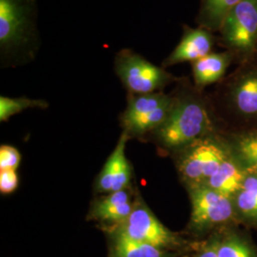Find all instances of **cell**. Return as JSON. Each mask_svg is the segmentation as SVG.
Returning <instances> with one entry per match:
<instances>
[{
  "label": "cell",
  "instance_id": "6da1fadb",
  "mask_svg": "<svg viewBox=\"0 0 257 257\" xmlns=\"http://www.w3.org/2000/svg\"><path fill=\"white\" fill-rule=\"evenodd\" d=\"M40 47L37 0H0V55L5 65L27 63Z\"/></svg>",
  "mask_w": 257,
  "mask_h": 257
},
{
  "label": "cell",
  "instance_id": "7a4b0ae2",
  "mask_svg": "<svg viewBox=\"0 0 257 257\" xmlns=\"http://www.w3.org/2000/svg\"><path fill=\"white\" fill-rule=\"evenodd\" d=\"M210 125V114L202 99L195 94L184 93L174 96L171 112L156 133L166 147L179 148L193 143Z\"/></svg>",
  "mask_w": 257,
  "mask_h": 257
},
{
  "label": "cell",
  "instance_id": "3957f363",
  "mask_svg": "<svg viewBox=\"0 0 257 257\" xmlns=\"http://www.w3.org/2000/svg\"><path fill=\"white\" fill-rule=\"evenodd\" d=\"M218 42L245 63L257 57V0H242L224 20Z\"/></svg>",
  "mask_w": 257,
  "mask_h": 257
},
{
  "label": "cell",
  "instance_id": "277c9868",
  "mask_svg": "<svg viewBox=\"0 0 257 257\" xmlns=\"http://www.w3.org/2000/svg\"><path fill=\"white\" fill-rule=\"evenodd\" d=\"M114 70L131 94L156 92L173 82L175 77L163 67H158L131 49L117 52Z\"/></svg>",
  "mask_w": 257,
  "mask_h": 257
},
{
  "label": "cell",
  "instance_id": "5b68a950",
  "mask_svg": "<svg viewBox=\"0 0 257 257\" xmlns=\"http://www.w3.org/2000/svg\"><path fill=\"white\" fill-rule=\"evenodd\" d=\"M174 105V96L163 92L131 94L121 120L127 134L144 135L160 128Z\"/></svg>",
  "mask_w": 257,
  "mask_h": 257
},
{
  "label": "cell",
  "instance_id": "8992f818",
  "mask_svg": "<svg viewBox=\"0 0 257 257\" xmlns=\"http://www.w3.org/2000/svg\"><path fill=\"white\" fill-rule=\"evenodd\" d=\"M116 232L164 249L175 248L179 244L178 237L156 218L142 200L134 204L133 211L128 218L120 224Z\"/></svg>",
  "mask_w": 257,
  "mask_h": 257
},
{
  "label": "cell",
  "instance_id": "52a82bcc",
  "mask_svg": "<svg viewBox=\"0 0 257 257\" xmlns=\"http://www.w3.org/2000/svg\"><path fill=\"white\" fill-rule=\"evenodd\" d=\"M190 195L192 201L191 225L194 230H208L232 217L233 206L229 196L204 184L193 185Z\"/></svg>",
  "mask_w": 257,
  "mask_h": 257
},
{
  "label": "cell",
  "instance_id": "ba28073f",
  "mask_svg": "<svg viewBox=\"0 0 257 257\" xmlns=\"http://www.w3.org/2000/svg\"><path fill=\"white\" fill-rule=\"evenodd\" d=\"M226 158V153L217 144L209 140L199 141L184 156L180 172L193 185L204 184L215 174Z\"/></svg>",
  "mask_w": 257,
  "mask_h": 257
},
{
  "label": "cell",
  "instance_id": "9c48e42d",
  "mask_svg": "<svg viewBox=\"0 0 257 257\" xmlns=\"http://www.w3.org/2000/svg\"><path fill=\"white\" fill-rule=\"evenodd\" d=\"M241 65L229 85V103L241 117L257 118V57Z\"/></svg>",
  "mask_w": 257,
  "mask_h": 257
},
{
  "label": "cell",
  "instance_id": "30bf717a",
  "mask_svg": "<svg viewBox=\"0 0 257 257\" xmlns=\"http://www.w3.org/2000/svg\"><path fill=\"white\" fill-rule=\"evenodd\" d=\"M216 42L213 33L202 27L192 28L185 25L183 36L174 51L163 61V68L191 62L212 53Z\"/></svg>",
  "mask_w": 257,
  "mask_h": 257
},
{
  "label": "cell",
  "instance_id": "8fae6325",
  "mask_svg": "<svg viewBox=\"0 0 257 257\" xmlns=\"http://www.w3.org/2000/svg\"><path fill=\"white\" fill-rule=\"evenodd\" d=\"M128 134L125 132L98 175L95 188L98 193H115L126 190L132 177V168L125 154Z\"/></svg>",
  "mask_w": 257,
  "mask_h": 257
},
{
  "label": "cell",
  "instance_id": "7c38bea8",
  "mask_svg": "<svg viewBox=\"0 0 257 257\" xmlns=\"http://www.w3.org/2000/svg\"><path fill=\"white\" fill-rule=\"evenodd\" d=\"M233 60V55L225 50L221 53L212 52L193 62L192 70L195 86L202 89L220 81Z\"/></svg>",
  "mask_w": 257,
  "mask_h": 257
},
{
  "label": "cell",
  "instance_id": "4fadbf2b",
  "mask_svg": "<svg viewBox=\"0 0 257 257\" xmlns=\"http://www.w3.org/2000/svg\"><path fill=\"white\" fill-rule=\"evenodd\" d=\"M134 204L130 200L127 190L110 193L95 203L92 214L94 218L104 222L121 224L130 216Z\"/></svg>",
  "mask_w": 257,
  "mask_h": 257
},
{
  "label": "cell",
  "instance_id": "5bb4252c",
  "mask_svg": "<svg viewBox=\"0 0 257 257\" xmlns=\"http://www.w3.org/2000/svg\"><path fill=\"white\" fill-rule=\"evenodd\" d=\"M247 174L228 157L223 161L215 174L204 183L212 190L231 197L236 194L242 187Z\"/></svg>",
  "mask_w": 257,
  "mask_h": 257
},
{
  "label": "cell",
  "instance_id": "9a60e30c",
  "mask_svg": "<svg viewBox=\"0 0 257 257\" xmlns=\"http://www.w3.org/2000/svg\"><path fill=\"white\" fill-rule=\"evenodd\" d=\"M242 0H200L196 21L199 27L211 33L219 32L224 20Z\"/></svg>",
  "mask_w": 257,
  "mask_h": 257
},
{
  "label": "cell",
  "instance_id": "2e32d148",
  "mask_svg": "<svg viewBox=\"0 0 257 257\" xmlns=\"http://www.w3.org/2000/svg\"><path fill=\"white\" fill-rule=\"evenodd\" d=\"M111 257H172L164 248L136 241L116 232L112 247Z\"/></svg>",
  "mask_w": 257,
  "mask_h": 257
},
{
  "label": "cell",
  "instance_id": "e0dca14e",
  "mask_svg": "<svg viewBox=\"0 0 257 257\" xmlns=\"http://www.w3.org/2000/svg\"><path fill=\"white\" fill-rule=\"evenodd\" d=\"M237 210L246 218L257 220V175L248 173L236 193Z\"/></svg>",
  "mask_w": 257,
  "mask_h": 257
},
{
  "label": "cell",
  "instance_id": "ac0fdd59",
  "mask_svg": "<svg viewBox=\"0 0 257 257\" xmlns=\"http://www.w3.org/2000/svg\"><path fill=\"white\" fill-rule=\"evenodd\" d=\"M48 103L41 99H32L27 97H0V121L4 122L12 116L27 109H46Z\"/></svg>",
  "mask_w": 257,
  "mask_h": 257
},
{
  "label": "cell",
  "instance_id": "d6986e66",
  "mask_svg": "<svg viewBox=\"0 0 257 257\" xmlns=\"http://www.w3.org/2000/svg\"><path fill=\"white\" fill-rule=\"evenodd\" d=\"M218 257H257L248 243L236 235H230L217 243Z\"/></svg>",
  "mask_w": 257,
  "mask_h": 257
},
{
  "label": "cell",
  "instance_id": "ffe728a7",
  "mask_svg": "<svg viewBox=\"0 0 257 257\" xmlns=\"http://www.w3.org/2000/svg\"><path fill=\"white\" fill-rule=\"evenodd\" d=\"M236 150L240 159L247 167L248 173L257 175V134L240 138Z\"/></svg>",
  "mask_w": 257,
  "mask_h": 257
},
{
  "label": "cell",
  "instance_id": "44dd1931",
  "mask_svg": "<svg viewBox=\"0 0 257 257\" xmlns=\"http://www.w3.org/2000/svg\"><path fill=\"white\" fill-rule=\"evenodd\" d=\"M21 160L19 151L9 145H2L0 148V171H17Z\"/></svg>",
  "mask_w": 257,
  "mask_h": 257
},
{
  "label": "cell",
  "instance_id": "7402d4cb",
  "mask_svg": "<svg viewBox=\"0 0 257 257\" xmlns=\"http://www.w3.org/2000/svg\"><path fill=\"white\" fill-rule=\"evenodd\" d=\"M19 176L16 171H0V192L2 194L14 193L19 187Z\"/></svg>",
  "mask_w": 257,
  "mask_h": 257
},
{
  "label": "cell",
  "instance_id": "603a6c76",
  "mask_svg": "<svg viewBox=\"0 0 257 257\" xmlns=\"http://www.w3.org/2000/svg\"><path fill=\"white\" fill-rule=\"evenodd\" d=\"M217 243L218 240H211L207 243L202 249L198 252L196 257H218L217 254Z\"/></svg>",
  "mask_w": 257,
  "mask_h": 257
}]
</instances>
